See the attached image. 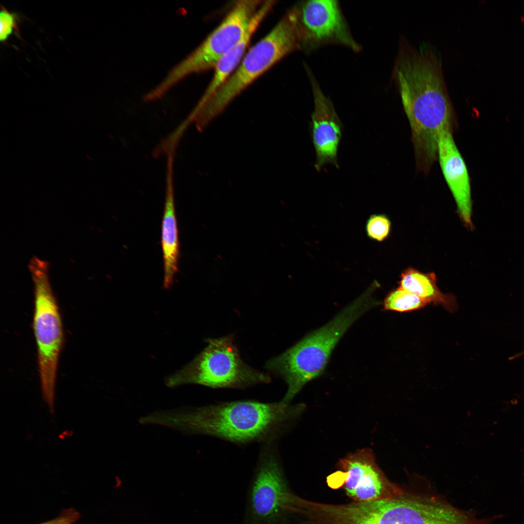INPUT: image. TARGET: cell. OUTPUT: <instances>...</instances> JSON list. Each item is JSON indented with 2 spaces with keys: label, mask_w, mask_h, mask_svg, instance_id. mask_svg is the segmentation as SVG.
<instances>
[{
  "label": "cell",
  "mask_w": 524,
  "mask_h": 524,
  "mask_svg": "<svg viewBox=\"0 0 524 524\" xmlns=\"http://www.w3.org/2000/svg\"><path fill=\"white\" fill-rule=\"evenodd\" d=\"M393 78L410 127L416 159L432 162L437 158L440 134L452 128L454 117L439 52L428 44L416 48L401 38Z\"/></svg>",
  "instance_id": "cell-1"
},
{
  "label": "cell",
  "mask_w": 524,
  "mask_h": 524,
  "mask_svg": "<svg viewBox=\"0 0 524 524\" xmlns=\"http://www.w3.org/2000/svg\"><path fill=\"white\" fill-rule=\"evenodd\" d=\"M300 405L253 399L222 402L179 411L155 413L154 424L206 435L238 445L277 442Z\"/></svg>",
  "instance_id": "cell-2"
},
{
  "label": "cell",
  "mask_w": 524,
  "mask_h": 524,
  "mask_svg": "<svg viewBox=\"0 0 524 524\" xmlns=\"http://www.w3.org/2000/svg\"><path fill=\"white\" fill-rule=\"evenodd\" d=\"M372 291L368 289L326 325L267 361L265 368L287 384L282 402L290 404L306 383L324 373L333 349L345 332L378 304L372 297Z\"/></svg>",
  "instance_id": "cell-3"
},
{
  "label": "cell",
  "mask_w": 524,
  "mask_h": 524,
  "mask_svg": "<svg viewBox=\"0 0 524 524\" xmlns=\"http://www.w3.org/2000/svg\"><path fill=\"white\" fill-rule=\"evenodd\" d=\"M34 289L33 328L44 399L54 406L55 388L64 333L61 315L49 277V264L33 257L29 264Z\"/></svg>",
  "instance_id": "cell-4"
},
{
  "label": "cell",
  "mask_w": 524,
  "mask_h": 524,
  "mask_svg": "<svg viewBox=\"0 0 524 524\" xmlns=\"http://www.w3.org/2000/svg\"><path fill=\"white\" fill-rule=\"evenodd\" d=\"M206 341L208 345L202 351L167 378L168 386L195 384L214 389H244L271 382L269 375L243 361L232 335Z\"/></svg>",
  "instance_id": "cell-5"
},
{
  "label": "cell",
  "mask_w": 524,
  "mask_h": 524,
  "mask_svg": "<svg viewBox=\"0 0 524 524\" xmlns=\"http://www.w3.org/2000/svg\"><path fill=\"white\" fill-rule=\"evenodd\" d=\"M297 49L300 48L297 18L292 8L245 53L233 73L201 106L202 112L221 109L275 63Z\"/></svg>",
  "instance_id": "cell-6"
},
{
  "label": "cell",
  "mask_w": 524,
  "mask_h": 524,
  "mask_svg": "<svg viewBox=\"0 0 524 524\" xmlns=\"http://www.w3.org/2000/svg\"><path fill=\"white\" fill-rule=\"evenodd\" d=\"M262 4L255 0L236 2L221 23L193 51L169 72L146 95L149 101L163 97L187 76L214 68L219 60L245 35L255 14Z\"/></svg>",
  "instance_id": "cell-7"
},
{
  "label": "cell",
  "mask_w": 524,
  "mask_h": 524,
  "mask_svg": "<svg viewBox=\"0 0 524 524\" xmlns=\"http://www.w3.org/2000/svg\"><path fill=\"white\" fill-rule=\"evenodd\" d=\"M261 446L249 487L245 524H278L291 512L295 494L287 488L277 442Z\"/></svg>",
  "instance_id": "cell-8"
},
{
  "label": "cell",
  "mask_w": 524,
  "mask_h": 524,
  "mask_svg": "<svg viewBox=\"0 0 524 524\" xmlns=\"http://www.w3.org/2000/svg\"><path fill=\"white\" fill-rule=\"evenodd\" d=\"M297 18L300 49L310 52L322 46L334 44L358 52L355 40L338 1L312 0L300 2L294 7Z\"/></svg>",
  "instance_id": "cell-9"
},
{
  "label": "cell",
  "mask_w": 524,
  "mask_h": 524,
  "mask_svg": "<svg viewBox=\"0 0 524 524\" xmlns=\"http://www.w3.org/2000/svg\"><path fill=\"white\" fill-rule=\"evenodd\" d=\"M380 504L382 524H491L439 498L404 490Z\"/></svg>",
  "instance_id": "cell-10"
},
{
  "label": "cell",
  "mask_w": 524,
  "mask_h": 524,
  "mask_svg": "<svg viewBox=\"0 0 524 524\" xmlns=\"http://www.w3.org/2000/svg\"><path fill=\"white\" fill-rule=\"evenodd\" d=\"M336 474L346 494L355 502L393 498L403 490L391 482L377 465L371 450L364 448L341 459Z\"/></svg>",
  "instance_id": "cell-11"
},
{
  "label": "cell",
  "mask_w": 524,
  "mask_h": 524,
  "mask_svg": "<svg viewBox=\"0 0 524 524\" xmlns=\"http://www.w3.org/2000/svg\"><path fill=\"white\" fill-rule=\"evenodd\" d=\"M305 69L312 90L314 110L311 114V138L316 152L315 169L331 164L339 167L337 152L342 134V124L333 104L322 91L309 67Z\"/></svg>",
  "instance_id": "cell-12"
},
{
  "label": "cell",
  "mask_w": 524,
  "mask_h": 524,
  "mask_svg": "<svg viewBox=\"0 0 524 524\" xmlns=\"http://www.w3.org/2000/svg\"><path fill=\"white\" fill-rule=\"evenodd\" d=\"M452 132L451 128L444 129L441 132L438 142L437 158L456 202L458 215L466 227L473 229L470 178Z\"/></svg>",
  "instance_id": "cell-13"
},
{
  "label": "cell",
  "mask_w": 524,
  "mask_h": 524,
  "mask_svg": "<svg viewBox=\"0 0 524 524\" xmlns=\"http://www.w3.org/2000/svg\"><path fill=\"white\" fill-rule=\"evenodd\" d=\"M173 157L167 158L166 193L162 224L161 243L164 260V286L169 288L178 270V230L175 212L173 180Z\"/></svg>",
  "instance_id": "cell-14"
},
{
  "label": "cell",
  "mask_w": 524,
  "mask_h": 524,
  "mask_svg": "<svg viewBox=\"0 0 524 524\" xmlns=\"http://www.w3.org/2000/svg\"><path fill=\"white\" fill-rule=\"evenodd\" d=\"M274 1L268 0L262 3L243 38L217 62L214 67L213 77L197 106L206 103L237 68L246 53L252 36L272 8Z\"/></svg>",
  "instance_id": "cell-15"
},
{
  "label": "cell",
  "mask_w": 524,
  "mask_h": 524,
  "mask_svg": "<svg viewBox=\"0 0 524 524\" xmlns=\"http://www.w3.org/2000/svg\"><path fill=\"white\" fill-rule=\"evenodd\" d=\"M400 278L398 287L415 295L428 304L441 305L450 312L457 310L456 297L440 290L434 273H423L410 267L401 273Z\"/></svg>",
  "instance_id": "cell-16"
},
{
  "label": "cell",
  "mask_w": 524,
  "mask_h": 524,
  "mask_svg": "<svg viewBox=\"0 0 524 524\" xmlns=\"http://www.w3.org/2000/svg\"><path fill=\"white\" fill-rule=\"evenodd\" d=\"M382 304L385 311L399 312L417 310L428 305L418 296L399 287L390 292Z\"/></svg>",
  "instance_id": "cell-17"
},
{
  "label": "cell",
  "mask_w": 524,
  "mask_h": 524,
  "mask_svg": "<svg viewBox=\"0 0 524 524\" xmlns=\"http://www.w3.org/2000/svg\"><path fill=\"white\" fill-rule=\"evenodd\" d=\"M391 222L384 214L372 215L367 221L366 230L368 236L377 241H382L389 235Z\"/></svg>",
  "instance_id": "cell-18"
},
{
  "label": "cell",
  "mask_w": 524,
  "mask_h": 524,
  "mask_svg": "<svg viewBox=\"0 0 524 524\" xmlns=\"http://www.w3.org/2000/svg\"><path fill=\"white\" fill-rule=\"evenodd\" d=\"M0 23V40L1 42L6 40L14 31L18 30L16 14L9 12L4 7L1 9Z\"/></svg>",
  "instance_id": "cell-19"
},
{
  "label": "cell",
  "mask_w": 524,
  "mask_h": 524,
  "mask_svg": "<svg viewBox=\"0 0 524 524\" xmlns=\"http://www.w3.org/2000/svg\"><path fill=\"white\" fill-rule=\"evenodd\" d=\"M79 513L74 508L65 510L58 517L39 524H74L79 518Z\"/></svg>",
  "instance_id": "cell-20"
},
{
  "label": "cell",
  "mask_w": 524,
  "mask_h": 524,
  "mask_svg": "<svg viewBox=\"0 0 524 524\" xmlns=\"http://www.w3.org/2000/svg\"><path fill=\"white\" fill-rule=\"evenodd\" d=\"M524 355V350L523 351L520 352V353L516 354L514 355L513 356L510 357L508 358V360H513L516 359L517 358H518L521 357L522 356H523Z\"/></svg>",
  "instance_id": "cell-21"
}]
</instances>
